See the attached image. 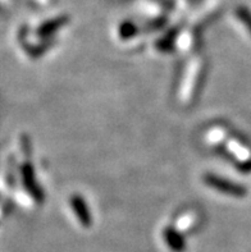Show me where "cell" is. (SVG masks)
Here are the masks:
<instances>
[{"label": "cell", "instance_id": "2", "mask_svg": "<svg viewBox=\"0 0 251 252\" xmlns=\"http://www.w3.org/2000/svg\"><path fill=\"white\" fill-rule=\"evenodd\" d=\"M73 208H74V210H77L78 211V213H81V219H82V220H85V218L86 219H87V221H89V217H87V214H89V213H87V209L85 208V205H83V202H82V200H81V198H73Z\"/></svg>", "mask_w": 251, "mask_h": 252}, {"label": "cell", "instance_id": "1", "mask_svg": "<svg viewBox=\"0 0 251 252\" xmlns=\"http://www.w3.org/2000/svg\"><path fill=\"white\" fill-rule=\"evenodd\" d=\"M207 182L208 185H210L213 189H218V191H222L227 195H232V196H245L246 191L244 187L241 186H237L232 182H228L226 179H222V178H218L215 176H209L207 177Z\"/></svg>", "mask_w": 251, "mask_h": 252}]
</instances>
